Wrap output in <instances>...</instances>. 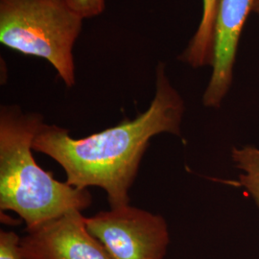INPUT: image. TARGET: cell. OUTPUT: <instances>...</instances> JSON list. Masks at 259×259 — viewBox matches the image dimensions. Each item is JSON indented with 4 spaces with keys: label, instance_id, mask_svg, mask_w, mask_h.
<instances>
[{
    "label": "cell",
    "instance_id": "1",
    "mask_svg": "<svg viewBox=\"0 0 259 259\" xmlns=\"http://www.w3.org/2000/svg\"><path fill=\"white\" fill-rule=\"evenodd\" d=\"M184 113V99L170 83L166 65L159 62L155 96L148 109L135 119H125L82 139L45 122L34 139L33 151L63 167L68 185L80 189L100 187L111 207H118L130 204V189L151 139L163 133L181 136Z\"/></svg>",
    "mask_w": 259,
    "mask_h": 259
},
{
    "label": "cell",
    "instance_id": "2",
    "mask_svg": "<svg viewBox=\"0 0 259 259\" xmlns=\"http://www.w3.org/2000/svg\"><path fill=\"white\" fill-rule=\"evenodd\" d=\"M45 118L19 106L0 108V210L14 211L26 229L71 210L83 211L93 203L88 189L61 183L33 156V141Z\"/></svg>",
    "mask_w": 259,
    "mask_h": 259
},
{
    "label": "cell",
    "instance_id": "3",
    "mask_svg": "<svg viewBox=\"0 0 259 259\" xmlns=\"http://www.w3.org/2000/svg\"><path fill=\"white\" fill-rule=\"evenodd\" d=\"M83 19L66 0H0V42L20 54L46 60L72 88L73 48Z\"/></svg>",
    "mask_w": 259,
    "mask_h": 259
},
{
    "label": "cell",
    "instance_id": "4",
    "mask_svg": "<svg viewBox=\"0 0 259 259\" xmlns=\"http://www.w3.org/2000/svg\"><path fill=\"white\" fill-rule=\"evenodd\" d=\"M89 232L111 259H164L170 242L165 219L129 204L85 218Z\"/></svg>",
    "mask_w": 259,
    "mask_h": 259
},
{
    "label": "cell",
    "instance_id": "5",
    "mask_svg": "<svg viewBox=\"0 0 259 259\" xmlns=\"http://www.w3.org/2000/svg\"><path fill=\"white\" fill-rule=\"evenodd\" d=\"M82 211L71 210L26 229L20 238L23 259H111L102 244L89 232Z\"/></svg>",
    "mask_w": 259,
    "mask_h": 259
},
{
    "label": "cell",
    "instance_id": "6",
    "mask_svg": "<svg viewBox=\"0 0 259 259\" xmlns=\"http://www.w3.org/2000/svg\"><path fill=\"white\" fill-rule=\"evenodd\" d=\"M254 0H218L213 26L212 73L204 95L206 108L219 109L232 85L237 47Z\"/></svg>",
    "mask_w": 259,
    "mask_h": 259
},
{
    "label": "cell",
    "instance_id": "7",
    "mask_svg": "<svg viewBox=\"0 0 259 259\" xmlns=\"http://www.w3.org/2000/svg\"><path fill=\"white\" fill-rule=\"evenodd\" d=\"M218 0H203V14L194 36L179 56V60L193 68L210 65L213 26Z\"/></svg>",
    "mask_w": 259,
    "mask_h": 259
},
{
    "label": "cell",
    "instance_id": "8",
    "mask_svg": "<svg viewBox=\"0 0 259 259\" xmlns=\"http://www.w3.org/2000/svg\"><path fill=\"white\" fill-rule=\"evenodd\" d=\"M232 156L236 167L245 171L239 177L241 185L249 191L259 207V149L253 146L233 148Z\"/></svg>",
    "mask_w": 259,
    "mask_h": 259
},
{
    "label": "cell",
    "instance_id": "9",
    "mask_svg": "<svg viewBox=\"0 0 259 259\" xmlns=\"http://www.w3.org/2000/svg\"><path fill=\"white\" fill-rule=\"evenodd\" d=\"M20 237L14 232H0V259H23L19 250Z\"/></svg>",
    "mask_w": 259,
    "mask_h": 259
},
{
    "label": "cell",
    "instance_id": "10",
    "mask_svg": "<svg viewBox=\"0 0 259 259\" xmlns=\"http://www.w3.org/2000/svg\"><path fill=\"white\" fill-rule=\"evenodd\" d=\"M83 19L98 17L105 11L106 0H66Z\"/></svg>",
    "mask_w": 259,
    "mask_h": 259
},
{
    "label": "cell",
    "instance_id": "11",
    "mask_svg": "<svg viewBox=\"0 0 259 259\" xmlns=\"http://www.w3.org/2000/svg\"><path fill=\"white\" fill-rule=\"evenodd\" d=\"M252 12L259 15V0H254V4H253V9Z\"/></svg>",
    "mask_w": 259,
    "mask_h": 259
}]
</instances>
